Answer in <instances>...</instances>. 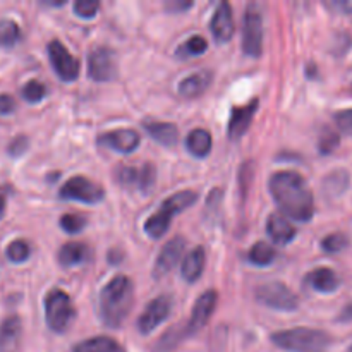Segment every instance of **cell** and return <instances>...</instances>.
<instances>
[{
  "label": "cell",
  "instance_id": "obj_1",
  "mask_svg": "<svg viewBox=\"0 0 352 352\" xmlns=\"http://www.w3.org/2000/svg\"><path fill=\"white\" fill-rule=\"evenodd\" d=\"M270 192L285 217L309 222L315 215V201L308 182L294 170L275 172L270 177Z\"/></svg>",
  "mask_w": 352,
  "mask_h": 352
},
{
  "label": "cell",
  "instance_id": "obj_2",
  "mask_svg": "<svg viewBox=\"0 0 352 352\" xmlns=\"http://www.w3.org/2000/svg\"><path fill=\"white\" fill-rule=\"evenodd\" d=\"M133 282L124 275L113 277L100 292V316L110 329H119L133 309Z\"/></svg>",
  "mask_w": 352,
  "mask_h": 352
},
{
  "label": "cell",
  "instance_id": "obj_3",
  "mask_svg": "<svg viewBox=\"0 0 352 352\" xmlns=\"http://www.w3.org/2000/svg\"><path fill=\"white\" fill-rule=\"evenodd\" d=\"M272 342L289 352H323L329 347L330 336L316 329H291L275 332Z\"/></svg>",
  "mask_w": 352,
  "mask_h": 352
},
{
  "label": "cell",
  "instance_id": "obj_4",
  "mask_svg": "<svg viewBox=\"0 0 352 352\" xmlns=\"http://www.w3.org/2000/svg\"><path fill=\"white\" fill-rule=\"evenodd\" d=\"M196 199H198V192L195 191H181L177 192V195H172L170 198L165 199V201L162 203L160 210H158L157 213H153V215L146 220V223H144V230H146L148 236L153 237V239H160V237L167 232L168 227H170L172 217H174L175 213L184 212L188 206L195 205Z\"/></svg>",
  "mask_w": 352,
  "mask_h": 352
},
{
  "label": "cell",
  "instance_id": "obj_5",
  "mask_svg": "<svg viewBox=\"0 0 352 352\" xmlns=\"http://www.w3.org/2000/svg\"><path fill=\"white\" fill-rule=\"evenodd\" d=\"M76 318L71 298L60 289H52L45 298V320L52 332L64 333Z\"/></svg>",
  "mask_w": 352,
  "mask_h": 352
},
{
  "label": "cell",
  "instance_id": "obj_6",
  "mask_svg": "<svg viewBox=\"0 0 352 352\" xmlns=\"http://www.w3.org/2000/svg\"><path fill=\"white\" fill-rule=\"evenodd\" d=\"M256 301L277 311H294L299 306V299L291 289L282 282H267L254 292Z\"/></svg>",
  "mask_w": 352,
  "mask_h": 352
},
{
  "label": "cell",
  "instance_id": "obj_7",
  "mask_svg": "<svg viewBox=\"0 0 352 352\" xmlns=\"http://www.w3.org/2000/svg\"><path fill=\"white\" fill-rule=\"evenodd\" d=\"M243 50L250 57H260L263 52V16L254 3L244 12Z\"/></svg>",
  "mask_w": 352,
  "mask_h": 352
},
{
  "label": "cell",
  "instance_id": "obj_8",
  "mask_svg": "<svg viewBox=\"0 0 352 352\" xmlns=\"http://www.w3.org/2000/svg\"><path fill=\"white\" fill-rule=\"evenodd\" d=\"M62 199H69V201H81L86 205H96L105 198V191L100 184L89 181V179L82 177V175H76V177L69 179L58 192Z\"/></svg>",
  "mask_w": 352,
  "mask_h": 352
},
{
  "label": "cell",
  "instance_id": "obj_9",
  "mask_svg": "<svg viewBox=\"0 0 352 352\" xmlns=\"http://www.w3.org/2000/svg\"><path fill=\"white\" fill-rule=\"evenodd\" d=\"M116 177L124 188L138 189L143 195H148L157 181V168L153 167V164H144L143 167L119 165L116 170Z\"/></svg>",
  "mask_w": 352,
  "mask_h": 352
},
{
  "label": "cell",
  "instance_id": "obj_10",
  "mask_svg": "<svg viewBox=\"0 0 352 352\" xmlns=\"http://www.w3.org/2000/svg\"><path fill=\"white\" fill-rule=\"evenodd\" d=\"M48 58H50V64L52 67H54L55 74H57L62 81L69 82L78 79V58L72 57L71 52H69L58 40H52L50 43H48Z\"/></svg>",
  "mask_w": 352,
  "mask_h": 352
},
{
  "label": "cell",
  "instance_id": "obj_11",
  "mask_svg": "<svg viewBox=\"0 0 352 352\" xmlns=\"http://www.w3.org/2000/svg\"><path fill=\"white\" fill-rule=\"evenodd\" d=\"M88 74L95 81H110L117 74L116 54L109 47L93 48L88 57Z\"/></svg>",
  "mask_w": 352,
  "mask_h": 352
},
{
  "label": "cell",
  "instance_id": "obj_12",
  "mask_svg": "<svg viewBox=\"0 0 352 352\" xmlns=\"http://www.w3.org/2000/svg\"><path fill=\"white\" fill-rule=\"evenodd\" d=\"M172 309V299L168 296H158L157 299L150 302V305L144 308V311L141 313L140 320H138V330H140L143 336L153 332L160 323H164L167 320V316L170 315Z\"/></svg>",
  "mask_w": 352,
  "mask_h": 352
},
{
  "label": "cell",
  "instance_id": "obj_13",
  "mask_svg": "<svg viewBox=\"0 0 352 352\" xmlns=\"http://www.w3.org/2000/svg\"><path fill=\"white\" fill-rule=\"evenodd\" d=\"M217 301H219V296L215 291H206L205 294H201L196 301L195 308H192L191 318L189 323L184 329V336H192V333H198L203 327L208 323L210 316L215 311Z\"/></svg>",
  "mask_w": 352,
  "mask_h": 352
},
{
  "label": "cell",
  "instance_id": "obj_14",
  "mask_svg": "<svg viewBox=\"0 0 352 352\" xmlns=\"http://www.w3.org/2000/svg\"><path fill=\"white\" fill-rule=\"evenodd\" d=\"M184 237L177 236L168 241L157 258V263H155V277H162V275H167L168 272L174 270V267L181 261L182 254H184Z\"/></svg>",
  "mask_w": 352,
  "mask_h": 352
},
{
  "label": "cell",
  "instance_id": "obj_15",
  "mask_svg": "<svg viewBox=\"0 0 352 352\" xmlns=\"http://www.w3.org/2000/svg\"><path fill=\"white\" fill-rule=\"evenodd\" d=\"M140 134L133 129H116L98 138V143L102 146L116 150L119 153H131L140 146Z\"/></svg>",
  "mask_w": 352,
  "mask_h": 352
},
{
  "label": "cell",
  "instance_id": "obj_16",
  "mask_svg": "<svg viewBox=\"0 0 352 352\" xmlns=\"http://www.w3.org/2000/svg\"><path fill=\"white\" fill-rule=\"evenodd\" d=\"M258 102L256 98L251 100L250 103L241 107H234L232 112H230V119H229V138L230 140H239L248 129H250V124L253 120L254 113H256Z\"/></svg>",
  "mask_w": 352,
  "mask_h": 352
},
{
  "label": "cell",
  "instance_id": "obj_17",
  "mask_svg": "<svg viewBox=\"0 0 352 352\" xmlns=\"http://www.w3.org/2000/svg\"><path fill=\"white\" fill-rule=\"evenodd\" d=\"M210 30H212L213 36L220 43H226L232 38L234 34V16H232V7L227 2H222L217 7L215 14L210 23Z\"/></svg>",
  "mask_w": 352,
  "mask_h": 352
},
{
  "label": "cell",
  "instance_id": "obj_18",
  "mask_svg": "<svg viewBox=\"0 0 352 352\" xmlns=\"http://www.w3.org/2000/svg\"><path fill=\"white\" fill-rule=\"evenodd\" d=\"M267 232L272 237V241L275 244H280V246L289 244L298 236V229L292 226L291 220H287V217L280 215V213H274V215L268 217Z\"/></svg>",
  "mask_w": 352,
  "mask_h": 352
},
{
  "label": "cell",
  "instance_id": "obj_19",
  "mask_svg": "<svg viewBox=\"0 0 352 352\" xmlns=\"http://www.w3.org/2000/svg\"><path fill=\"white\" fill-rule=\"evenodd\" d=\"M23 336L19 316H7L0 325V352H17Z\"/></svg>",
  "mask_w": 352,
  "mask_h": 352
},
{
  "label": "cell",
  "instance_id": "obj_20",
  "mask_svg": "<svg viewBox=\"0 0 352 352\" xmlns=\"http://www.w3.org/2000/svg\"><path fill=\"white\" fill-rule=\"evenodd\" d=\"M213 74L212 71H198L195 74L188 76L179 85V93L186 98H196V96L203 95L206 89L212 85Z\"/></svg>",
  "mask_w": 352,
  "mask_h": 352
},
{
  "label": "cell",
  "instance_id": "obj_21",
  "mask_svg": "<svg viewBox=\"0 0 352 352\" xmlns=\"http://www.w3.org/2000/svg\"><path fill=\"white\" fill-rule=\"evenodd\" d=\"M206 263V253L201 246L195 248L188 256L184 258L181 267L182 278L186 282H196L199 277H201L203 270H205Z\"/></svg>",
  "mask_w": 352,
  "mask_h": 352
},
{
  "label": "cell",
  "instance_id": "obj_22",
  "mask_svg": "<svg viewBox=\"0 0 352 352\" xmlns=\"http://www.w3.org/2000/svg\"><path fill=\"white\" fill-rule=\"evenodd\" d=\"M146 133L164 146H174L179 141V129L172 122H144Z\"/></svg>",
  "mask_w": 352,
  "mask_h": 352
},
{
  "label": "cell",
  "instance_id": "obj_23",
  "mask_svg": "<svg viewBox=\"0 0 352 352\" xmlns=\"http://www.w3.org/2000/svg\"><path fill=\"white\" fill-rule=\"evenodd\" d=\"M308 282L315 291L325 292V294L337 291V287L340 285V278L337 277L336 272L325 267L313 270L311 274L308 275Z\"/></svg>",
  "mask_w": 352,
  "mask_h": 352
},
{
  "label": "cell",
  "instance_id": "obj_24",
  "mask_svg": "<svg viewBox=\"0 0 352 352\" xmlns=\"http://www.w3.org/2000/svg\"><path fill=\"white\" fill-rule=\"evenodd\" d=\"M89 258V250L86 244L81 243H67L58 251V261L62 267H76V265L85 263Z\"/></svg>",
  "mask_w": 352,
  "mask_h": 352
},
{
  "label": "cell",
  "instance_id": "obj_25",
  "mask_svg": "<svg viewBox=\"0 0 352 352\" xmlns=\"http://www.w3.org/2000/svg\"><path fill=\"white\" fill-rule=\"evenodd\" d=\"M72 352H126L117 340L110 337H93V339L82 340L74 347Z\"/></svg>",
  "mask_w": 352,
  "mask_h": 352
},
{
  "label": "cell",
  "instance_id": "obj_26",
  "mask_svg": "<svg viewBox=\"0 0 352 352\" xmlns=\"http://www.w3.org/2000/svg\"><path fill=\"white\" fill-rule=\"evenodd\" d=\"M188 150L195 157L205 158L212 150V134L205 129H195L188 136Z\"/></svg>",
  "mask_w": 352,
  "mask_h": 352
},
{
  "label": "cell",
  "instance_id": "obj_27",
  "mask_svg": "<svg viewBox=\"0 0 352 352\" xmlns=\"http://www.w3.org/2000/svg\"><path fill=\"white\" fill-rule=\"evenodd\" d=\"M275 256H277L275 248L268 243H256L248 253V260L256 267H268L270 263H274Z\"/></svg>",
  "mask_w": 352,
  "mask_h": 352
},
{
  "label": "cell",
  "instance_id": "obj_28",
  "mask_svg": "<svg viewBox=\"0 0 352 352\" xmlns=\"http://www.w3.org/2000/svg\"><path fill=\"white\" fill-rule=\"evenodd\" d=\"M21 40V28L12 19H0V47L12 48Z\"/></svg>",
  "mask_w": 352,
  "mask_h": 352
},
{
  "label": "cell",
  "instance_id": "obj_29",
  "mask_svg": "<svg viewBox=\"0 0 352 352\" xmlns=\"http://www.w3.org/2000/svg\"><path fill=\"white\" fill-rule=\"evenodd\" d=\"M349 186V174L346 170H336L330 175H327L323 182V189L329 196H339Z\"/></svg>",
  "mask_w": 352,
  "mask_h": 352
},
{
  "label": "cell",
  "instance_id": "obj_30",
  "mask_svg": "<svg viewBox=\"0 0 352 352\" xmlns=\"http://www.w3.org/2000/svg\"><path fill=\"white\" fill-rule=\"evenodd\" d=\"M206 48H208V41L199 34H195L182 47L177 48V55L179 57H196V55L205 54Z\"/></svg>",
  "mask_w": 352,
  "mask_h": 352
},
{
  "label": "cell",
  "instance_id": "obj_31",
  "mask_svg": "<svg viewBox=\"0 0 352 352\" xmlns=\"http://www.w3.org/2000/svg\"><path fill=\"white\" fill-rule=\"evenodd\" d=\"M21 96H23L28 103H38L47 96V86L41 81H38V79H31V81H28L26 85L23 86V89H21Z\"/></svg>",
  "mask_w": 352,
  "mask_h": 352
},
{
  "label": "cell",
  "instance_id": "obj_32",
  "mask_svg": "<svg viewBox=\"0 0 352 352\" xmlns=\"http://www.w3.org/2000/svg\"><path fill=\"white\" fill-rule=\"evenodd\" d=\"M6 254L7 258H9V261H12V263H24L31 254L30 244L23 239L12 241V243L7 246Z\"/></svg>",
  "mask_w": 352,
  "mask_h": 352
},
{
  "label": "cell",
  "instance_id": "obj_33",
  "mask_svg": "<svg viewBox=\"0 0 352 352\" xmlns=\"http://www.w3.org/2000/svg\"><path fill=\"white\" fill-rule=\"evenodd\" d=\"M347 244H349V239L344 234H332L322 241V248L327 253H339V251L346 250Z\"/></svg>",
  "mask_w": 352,
  "mask_h": 352
},
{
  "label": "cell",
  "instance_id": "obj_34",
  "mask_svg": "<svg viewBox=\"0 0 352 352\" xmlns=\"http://www.w3.org/2000/svg\"><path fill=\"white\" fill-rule=\"evenodd\" d=\"M86 220L82 217L74 215V213H67V215H62L60 219V227L67 234H78L85 229Z\"/></svg>",
  "mask_w": 352,
  "mask_h": 352
},
{
  "label": "cell",
  "instance_id": "obj_35",
  "mask_svg": "<svg viewBox=\"0 0 352 352\" xmlns=\"http://www.w3.org/2000/svg\"><path fill=\"white\" fill-rule=\"evenodd\" d=\"M339 143H340L339 134L333 133V131H330V129H327L325 133L320 136V141H318L320 153H323V155L332 153V151L339 146Z\"/></svg>",
  "mask_w": 352,
  "mask_h": 352
},
{
  "label": "cell",
  "instance_id": "obj_36",
  "mask_svg": "<svg viewBox=\"0 0 352 352\" xmlns=\"http://www.w3.org/2000/svg\"><path fill=\"white\" fill-rule=\"evenodd\" d=\"M100 9V3L96 0H78L74 3V12L79 17H85V19H91L96 16Z\"/></svg>",
  "mask_w": 352,
  "mask_h": 352
},
{
  "label": "cell",
  "instance_id": "obj_37",
  "mask_svg": "<svg viewBox=\"0 0 352 352\" xmlns=\"http://www.w3.org/2000/svg\"><path fill=\"white\" fill-rule=\"evenodd\" d=\"M28 146H30V141L26 136H16L7 146V151H9L10 157H21L28 150Z\"/></svg>",
  "mask_w": 352,
  "mask_h": 352
},
{
  "label": "cell",
  "instance_id": "obj_38",
  "mask_svg": "<svg viewBox=\"0 0 352 352\" xmlns=\"http://www.w3.org/2000/svg\"><path fill=\"white\" fill-rule=\"evenodd\" d=\"M333 119H336L337 126H339L344 133L352 134V109L340 110V112L336 113Z\"/></svg>",
  "mask_w": 352,
  "mask_h": 352
},
{
  "label": "cell",
  "instance_id": "obj_39",
  "mask_svg": "<svg viewBox=\"0 0 352 352\" xmlns=\"http://www.w3.org/2000/svg\"><path fill=\"white\" fill-rule=\"evenodd\" d=\"M16 110V100L7 93H0V116H9Z\"/></svg>",
  "mask_w": 352,
  "mask_h": 352
},
{
  "label": "cell",
  "instance_id": "obj_40",
  "mask_svg": "<svg viewBox=\"0 0 352 352\" xmlns=\"http://www.w3.org/2000/svg\"><path fill=\"white\" fill-rule=\"evenodd\" d=\"M168 10L172 12H182V10H188L192 7V2H188V0H172V2L165 3Z\"/></svg>",
  "mask_w": 352,
  "mask_h": 352
},
{
  "label": "cell",
  "instance_id": "obj_41",
  "mask_svg": "<svg viewBox=\"0 0 352 352\" xmlns=\"http://www.w3.org/2000/svg\"><path fill=\"white\" fill-rule=\"evenodd\" d=\"M332 7L342 10L344 14H352V0H337L332 3Z\"/></svg>",
  "mask_w": 352,
  "mask_h": 352
},
{
  "label": "cell",
  "instance_id": "obj_42",
  "mask_svg": "<svg viewBox=\"0 0 352 352\" xmlns=\"http://www.w3.org/2000/svg\"><path fill=\"white\" fill-rule=\"evenodd\" d=\"M337 320H339V322H344V323L352 322V302H351V305H347L346 308H344L342 311H340L339 318H337Z\"/></svg>",
  "mask_w": 352,
  "mask_h": 352
},
{
  "label": "cell",
  "instance_id": "obj_43",
  "mask_svg": "<svg viewBox=\"0 0 352 352\" xmlns=\"http://www.w3.org/2000/svg\"><path fill=\"white\" fill-rule=\"evenodd\" d=\"M3 213H6V198L0 195V219L3 217Z\"/></svg>",
  "mask_w": 352,
  "mask_h": 352
},
{
  "label": "cell",
  "instance_id": "obj_44",
  "mask_svg": "<svg viewBox=\"0 0 352 352\" xmlns=\"http://www.w3.org/2000/svg\"><path fill=\"white\" fill-rule=\"evenodd\" d=\"M351 352H352V347H351Z\"/></svg>",
  "mask_w": 352,
  "mask_h": 352
}]
</instances>
